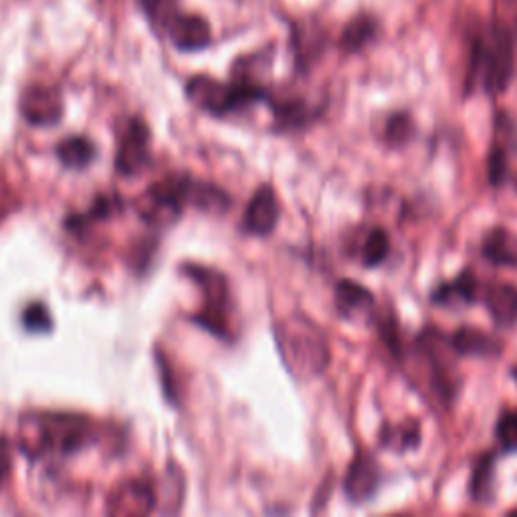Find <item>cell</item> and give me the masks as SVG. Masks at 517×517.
<instances>
[{"mask_svg":"<svg viewBox=\"0 0 517 517\" xmlns=\"http://www.w3.org/2000/svg\"><path fill=\"white\" fill-rule=\"evenodd\" d=\"M515 71L513 37L507 27L491 23L481 27L471 39L469 87L477 85L489 95L503 93Z\"/></svg>","mask_w":517,"mask_h":517,"instance_id":"6da1fadb","label":"cell"},{"mask_svg":"<svg viewBox=\"0 0 517 517\" xmlns=\"http://www.w3.org/2000/svg\"><path fill=\"white\" fill-rule=\"evenodd\" d=\"M93 441L91 423L73 415H39L27 421L21 447L35 457L69 455Z\"/></svg>","mask_w":517,"mask_h":517,"instance_id":"7a4b0ae2","label":"cell"},{"mask_svg":"<svg viewBox=\"0 0 517 517\" xmlns=\"http://www.w3.org/2000/svg\"><path fill=\"white\" fill-rule=\"evenodd\" d=\"M186 93L196 108L215 116L239 112L269 99L267 91L253 81L237 79L233 83H221L206 75L192 77L186 85Z\"/></svg>","mask_w":517,"mask_h":517,"instance_id":"3957f363","label":"cell"},{"mask_svg":"<svg viewBox=\"0 0 517 517\" xmlns=\"http://www.w3.org/2000/svg\"><path fill=\"white\" fill-rule=\"evenodd\" d=\"M279 346L295 374L316 376L328 368L330 350L322 332L305 320H291L279 328Z\"/></svg>","mask_w":517,"mask_h":517,"instance_id":"277c9868","label":"cell"},{"mask_svg":"<svg viewBox=\"0 0 517 517\" xmlns=\"http://www.w3.org/2000/svg\"><path fill=\"white\" fill-rule=\"evenodd\" d=\"M190 178L172 176L152 184L138 202L140 217L150 225H172L188 202Z\"/></svg>","mask_w":517,"mask_h":517,"instance_id":"5b68a950","label":"cell"},{"mask_svg":"<svg viewBox=\"0 0 517 517\" xmlns=\"http://www.w3.org/2000/svg\"><path fill=\"white\" fill-rule=\"evenodd\" d=\"M419 350L429 362L433 390L445 402H449L457 390V382L453 380V372H455L453 354H457V352L453 348L451 338H447L439 330L429 328L419 336Z\"/></svg>","mask_w":517,"mask_h":517,"instance_id":"8992f818","label":"cell"},{"mask_svg":"<svg viewBox=\"0 0 517 517\" xmlns=\"http://www.w3.org/2000/svg\"><path fill=\"white\" fill-rule=\"evenodd\" d=\"M186 271L202 287V291L206 295L204 312L196 318V322L217 336H227L225 314H227V303H229V291H227V283H225L223 275L213 273L204 267H192V265H188Z\"/></svg>","mask_w":517,"mask_h":517,"instance_id":"52a82bcc","label":"cell"},{"mask_svg":"<svg viewBox=\"0 0 517 517\" xmlns=\"http://www.w3.org/2000/svg\"><path fill=\"white\" fill-rule=\"evenodd\" d=\"M148 142H150V132H148V126L144 124V120H140V118L130 120L126 132L122 136L118 158H116L118 172H122L124 176L140 174L150 164Z\"/></svg>","mask_w":517,"mask_h":517,"instance_id":"ba28073f","label":"cell"},{"mask_svg":"<svg viewBox=\"0 0 517 517\" xmlns=\"http://www.w3.org/2000/svg\"><path fill=\"white\" fill-rule=\"evenodd\" d=\"M380 481H382V471L376 457L362 451L352 459L348 467V473L344 479L346 497L352 503H366L376 495Z\"/></svg>","mask_w":517,"mask_h":517,"instance_id":"9c48e42d","label":"cell"},{"mask_svg":"<svg viewBox=\"0 0 517 517\" xmlns=\"http://www.w3.org/2000/svg\"><path fill=\"white\" fill-rule=\"evenodd\" d=\"M21 110L33 126H55L63 116V97L55 87L33 85L23 95Z\"/></svg>","mask_w":517,"mask_h":517,"instance_id":"30bf717a","label":"cell"},{"mask_svg":"<svg viewBox=\"0 0 517 517\" xmlns=\"http://www.w3.org/2000/svg\"><path fill=\"white\" fill-rule=\"evenodd\" d=\"M162 27H166L170 41L182 51H198L211 43V27L200 15H182L174 11Z\"/></svg>","mask_w":517,"mask_h":517,"instance_id":"8fae6325","label":"cell"},{"mask_svg":"<svg viewBox=\"0 0 517 517\" xmlns=\"http://www.w3.org/2000/svg\"><path fill=\"white\" fill-rule=\"evenodd\" d=\"M279 221V204L271 186H261L247 206L243 227L251 235L265 237L273 233Z\"/></svg>","mask_w":517,"mask_h":517,"instance_id":"7c38bea8","label":"cell"},{"mask_svg":"<svg viewBox=\"0 0 517 517\" xmlns=\"http://www.w3.org/2000/svg\"><path fill=\"white\" fill-rule=\"evenodd\" d=\"M156 503L154 489L142 481H130L120 485L112 497L108 511L112 515H146Z\"/></svg>","mask_w":517,"mask_h":517,"instance_id":"4fadbf2b","label":"cell"},{"mask_svg":"<svg viewBox=\"0 0 517 517\" xmlns=\"http://www.w3.org/2000/svg\"><path fill=\"white\" fill-rule=\"evenodd\" d=\"M336 307L338 314L346 320H360L372 316L374 295L360 283L342 279L336 285Z\"/></svg>","mask_w":517,"mask_h":517,"instance_id":"5bb4252c","label":"cell"},{"mask_svg":"<svg viewBox=\"0 0 517 517\" xmlns=\"http://www.w3.org/2000/svg\"><path fill=\"white\" fill-rule=\"evenodd\" d=\"M485 305L499 328L517 324V287L511 283H491L485 291Z\"/></svg>","mask_w":517,"mask_h":517,"instance_id":"9a60e30c","label":"cell"},{"mask_svg":"<svg viewBox=\"0 0 517 517\" xmlns=\"http://www.w3.org/2000/svg\"><path fill=\"white\" fill-rule=\"evenodd\" d=\"M479 299V283L471 269H465L457 275V279L441 283L433 291V301L441 307H459L473 305Z\"/></svg>","mask_w":517,"mask_h":517,"instance_id":"2e32d148","label":"cell"},{"mask_svg":"<svg viewBox=\"0 0 517 517\" xmlns=\"http://www.w3.org/2000/svg\"><path fill=\"white\" fill-rule=\"evenodd\" d=\"M483 255L497 267H517V235L505 227L491 229L483 239Z\"/></svg>","mask_w":517,"mask_h":517,"instance_id":"e0dca14e","label":"cell"},{"mask_svg":"<svg viewBox=\"0 0 517 517\" xmlns=\"http://www.w3.org/2000/svg\"><path fill=\"white\" fill-rule=\"evenodd\" d=\"M451 342L459 356L487 358V356H497L501 352V346L497 344V340L479 328H459L453 334Z\"/></svg>","mask_w":517,"mask_h":517,"instance_id":"ac0fdd59","label":"cell"},{"mask_svg":"<svg viewBox=\"0 0 517 517\" xmlns=\"http://www.w3.org/2000/svg\"><path fill=\"white\" fill-rule=\"evenodd\" d=\"M495 459L493 453H485L475 463L469 493L477 505H491L495 501Z\"/></svg>","mask_w":517,"mask_h":517,"instance_id":"d6986e66","label":"cell"},{"mask_svg":"<svg viewBox=\"0 0 517 517\" xmlns=\"http://www.w3.org/2000/svg\"><path fill=\"white\" fill-rule=\"evenodd\" d=\"M419 443H421V425L415 419L402 421L398 425L386 423L380 431V445L396 453L417 449Z\"/></svg>","mask_w":517,"mask_h":517,"instance_id":"ffe728a7","label":"cell"},{"mask_svg":"<svg viewBox=\"0 0 517 517\" xmlns=\"http://www.w3.org/2000/svg\"><path fill=\"white\" fill-rule=\"evenodd\" d=\"M378 35V21L370 15H358L354 17L340 39V45L346 53H358L362 51L366 45H370Z\"/></svg>","mask_w":517,"mask_h":517,"instance_id":"44dd1931","label":"cell"},{"mask_svg":"<svg viewBox=\"0 0 517 517\" xmlns=\"http://www.w3.org/2000/svg\"><path fill=\"white\" fill-rule=\"evenodd\" d=\"M57 156H59V160H61L67 168L79 170V168L89 166V162H91L93 156H95V148H93V144H91L87 138H83V136H71V138L63 140V142L57 146Z\"/></svg>","mask_w":517,"mask_h":517,"instance_id":"7402d4cb","label":"cell"},{"mask_svg":"<svg viewBox=\"0 0 517 517\" xmlns=\"http://www.w3.org/2000/svg\"><path fill=\"white\" fill-rule=\"evenodd\" d=\"M273 112L283 128H299L307 124L309 116H312V110L307 108V103L303 99L273 101Z\"/></svg>","mask_w":517,"mask_h":517,"instance_id":"603a6c76","label":"cell"},{"mask_svg":"<svg viewBox=\"0 0 517 517\" xmlns=\"http://www.w3.org/2000/svg\"><path fill=\"white\" fill-rule=\"evenodd\" d=\"M390 253V239L388 233L380 227L372 229L366 237V241L362 243V263L366 267H378L386 261Z\"/></svg>","mask_w":517,"mask_h":517,"instance_id":"cb8c5ba5","label":"cell"},{"mask_svg":"<svg viewBox=\"0 0 517 517\" xmlns=\"http://www.w3.org/2000/svg\"><path fill=\"white\" fill-rule=\"evenodd\" d=\"M415 132H417V128H415L412 118L404 112H398L388 118L386 128H384V138L392 148H400L412 140Z\"/></svg>","mask_w":517,"mask_h":517,"instance_id":"d4e9b609","label":"cell"},{"mask_svg":"<svg viewBox=\"0 0 517 517\" xmlns=\"http://www.w3.org/2000/svg\"><path fill=\"white\" fill-rule=\"evenodd\" d=\"M497 441L505 453L517 451V410H507L499 417L495 429Z\"/></svg>","mask_w":517,"mask_h":517,"instance_id":"484cf974","label":"cell"},{"mask_svg":"<svg viewBox=\"0 0 517 517\" xmlns=\"http://www.w3.org/2000/svg\"><path fill=\"white\" fill-rule=\"evenodd\" d=\"M23 326L29 330V332H35V334H45L53 328V320H51V314L49 309L41 303H33L25 309L23 314Z\"/></svg>","mask_w":517,"mask_h":517,"instance_id":"4316f807","label":"cell"},{"mask_svg":"<svg viewBox=\"0 0 517 517\" xmlns=\"http://www.w3.org/2000/svg\"><path fill=\"white\" fill-rule=\"evenodd\" d=\"M487 178L493 186H499L507 178V154L501 146H493L487 156Z\"/></svg>","mask_w":517,"mask_h":517,"instance_id":"83f0119b","label":"cell"},{"mask_svg":"<svg viewBox=\"0 0 517 517\" xmlns=\"http://www.w3.org/2000/svg\"><path fill=\"white\" fill-rule=\"evenodd\" d=\"M11 465H13V459H11L9 441L5 437H0V487L5 485V481L11 473Z\"/></svg>","mask_w":517,"mask_h":517,"instance_id":"f1b7e54d","label":"cell"},{"mask_svg":"<svg viewBox=\"0 0 517 517\" xmlns=\"http://www.w3.org/2000/svg\"><path fill=\"white\" fill-rule=\"evenodd\" d=\"M511 376H513V378H515V380H517V366H515V368H513V370H511Z\"/></svg>","mask_w":517,"mask_h":517,"instance_id":"f546056e","label":"cell"},{"mask_svg":"<svg viewBox=\"0 0 517 517\" xmlns=\"http://www.w3.org/2000/svg\"><path fill=\"white\" fill-rule=\"evenodd\" d=\"M513 184H515V190H517V176H515V180H513Z\"/></svg>","mask_w":517,"mask_h":517,"instance_id":"4dcf8cb0","label":"cell"}]
</instances>
